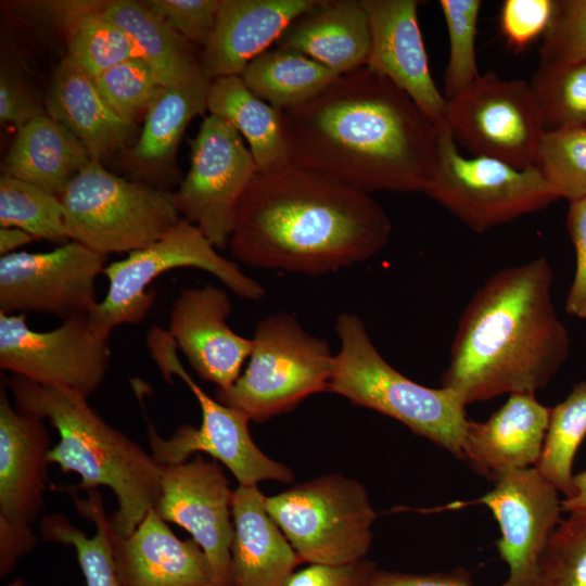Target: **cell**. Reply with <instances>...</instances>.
Wrapping results in <instances>:
<instances>
[{
  "label": "cell",
  "mask_w": 586,
  "mask_h": 586,
  "mask_svg": "<svg viewBox=\"0 0 586 586\" xmlns=\"http://www.w3.org/2000/svg\"><path fill=\"white\" fill-rule=\"evenodd\" d=\"M289 161L367 193L422 192L438 158V127L402 89L361 66L281 112Z\"/></svg>",
  "instance_id": "6da1fadb"
},
{
  "label": "cell",
  "mask_w": 586,
  "mask_h": 586,
  "mask_svg": "<svg viewBox=\"0 0 586 586\" xmlns=\"http://www.w3.org/2000/svg\"><path fill=\"white\" fill-rule=\"evenodd\" d=\"M391 231L370 193L286 161L253 177L228 247L254 268L319 276L373 257Z\"/></svg>",
  "instance_id": "7a4b0ae2"
},
{
  "label": "cell",
  "mask_w": 586,
  "mask_h": 586,
  "mask_svg": "<svg viewBox=\"0 0 586 586\" xmlns=\"http://www.w3.org/2000/svg\"><path fill=\"white\" fill-rule=\"evenodd\" d=\"M552 281L546 257L491 276L459 318L441 386L466 405L545 387L570 354Z\"/></svg>",
  "instance_id": "3957f363"
},
{
  "label": "cell",
  "mask_w": 586,
  "mask_h": 586,
  "mask_svg": "<svg viewBox=\"0 0 586 586\" xmlns=\"http://www.w3.org/2000/svg\"><path fill=\"white\" fill-rule=\"evenodd\" d=\"M7 384L20 411L49 420L58 431L60 438L50 449V463L80 477L74 489L110 488L117 501L115 512L109 517L111 527L123 538L130 536L157 502L163 466L109 424L84 394L15 374Z\"/></svg>",
  "instance_id": "277c9868"
},
{
  "label": "cell",
  "mask_w": 586,
  "mask_h": 586,
  "mask_svg": "<svg viewBox=\"0 0 586 586\" xmlns=\"http://www.w3.org/2000/svg\"><path fill=\"white\" fill-rule=\"evenodd\" d=\"M340 351L334 356L329 391L391 417L463 460L469 420L466 404L453 391L421 385L393 368L371 341L362 320L336 318Z\"/></svg>",
  "instance_id": "5b68a950"
},
{
  "label": "cell",
  "mask_w": 586,
  "mask_h": 586,
  "mask_svg": "<svg viewBox=\"0 0 586 586\" xmlns=\"http://www.w3.org/2000/svg\"><path fill=\"white\" fill-rule=\"evenodd\" d=\"M249 365L216 399L263 422L286 412L306 397L329 391L334 356L323 339L309 334L290 314L260 320L254 331Z\"/></svg>",
  "instance_id": "8992f818"
},
{
  "label": "cell",
  "mask_w": 586,
  "mask_h": 586,
  "mask_svg": "<svg viewBox=\"0 0 586 586\" xmlns=\"http://www.w3.org/2000/svg\"><path fill=\"white\" fill-rule=\"evenodd\" d=\"M61 201L68 240L105 256L141 250L182 219L173 193L115 176L94 158Z\"/></svg>",
  "instance_id": "52a82bcc"
},
{
  "label": "cell",
  "mask_w": 586,
  "mask_h": 586,
  "mask_svg": "<svg viewBox=\"0 0 586 586\" xmlns=\"http://www.w3.org/2000/svg\"><path fill=\"white\" fill-rule=\"evenodd\" d=\"M177 268L207 271L245 300L259 301L265 296L264 288L247 277L237 262L221 256L196 226L180 219L152 244L105 266L103 275L109 288L104 298L88 314L92 330L109 340L115 328L144 320L155 301L149 285Z\"/></svg>",
  "instance_id": "ba28073f"
},
{
  "label": "cell",
  "mask_w": 586,
  "mask_h": 586,
  "mask_svg": "<svg viewBox=\"0 0 586 586\" xmlns=\"http://www.w3.org/2000/svg\"><path fill=\"white\" fill-rule=\"evenodd\" d=\"M146 346L166 382L177 375L196 398L202 413L199 428L179 426L169 437L161 436L148 424L151 454L163 467L186 462L195 453H205L228 468L239 485H257L262 481L289 483L293 472L265 455L250 433V419L241 411L208 396L187 372L177 355V346L167 332L156 326L146 334Z\"/></svg>",
  "instance_id": "9c48e42d"
},
{
  "label": "cell",
  "mask_w": 586,
  "mask_h": 586,
  "mask_svg": "<svg viewBox=\"0 0 586 586\" xmlns=\"http://www.w3.org/2000/svg\"><path fill=\"white\" fill-rule=\"evenodd\" d=\"M266 508L303 562L365 559L377 512L357 480L328 474L266 497Z\"/></svg>",
  "instance_id": "30bf717a"
},
{
  "label": "cell",
  "mask_w": 586,
  "mask_h": 586,
  "mask_svg": "<svg viewBox=\"0 0 586 586\" xmlns=\"http://www.w3.org/2000/svg\"><path fill=\"white\" fill-rule=\"evenodd\" d=\"M424 194L474 232H486L558 200L535 166L518 169L498 160L463 156L449 129L438 126V158Z\"/></svg>",
  "instance_id": "8fae6325"
},
{
  "label": "cell",
  "mask_w": 586,
  "mask_h": 586,
  "mask_svg": "<svg viewBox=\"0 0 586 586\" xmlns=\"http://www.w3.org/2000/svg\"><path fill=\"white\" fill-rule=\"evenodd\" d=\"M444 123L472 156L518 169L534 166L546 131L530 82L488 72L447 101Z\"/></svg>",
  "instance_id": "7c38bea8"
},
{
  "label": "cell",
  "mask_w": 586,
  "mask_h": 586,
  "mask_svg": "<svg viewBox=\"0 0 586 586\" xmlns=\"http://www.w3.org/2000/svg\"><path fill=\"white\" fill-rule=\"evenodd\" d=\"M190 148V169L173 193L174 203L182 219L224 250L238 204L258 167L239 131L213 114L203 119Z\"/></svg>",
  "instance_id": "4fadbf2b"
},
{
  "label": "cell",
  "mask_w": 586,
  "mask_h": 586,
  "mask_svg": "<svg viewBox=\"0 0 586 586\" xmlns=\"http://www.w3.org/2000/svg\"><path fill=\"white\" fill-rule=\"evenodd\" d=\"M111 361L109 340L91 328L88 314L36 331L25 314L0 311V367L42 385L64 386L86 397L103 383Z\"/></svg>",
  "instance_id": "5bb4252c"
},
{
  "label": "cell",
  "mask_w": 586,
  "mask_h": 586,
  "mask_svg": "<svg viewBox=\"0 0 586 586\" xmlns=\"http://www.w3.org/2000/svg\"><path fill=\"white\" fill-rule=\"evenodd\" d=\"M107 256L68 241L44 253L0 257V311L39 313L62 320L89 314L97 305L95 280Z\"/></svg>",
  "instance_id": "9a60e30c"
},
{
  "label": "cell",
  "mask_w": 586,
  "mask_h": 586,
  "mask_svg": "<svg viewBox=\"0 0 586 586\" xmlns=\"http://www.w3.org/2000/svg\"><path fill=\"white\" fill-rule=\"evenodd\" d=\"M560 492L535 467L509 473L476 500L498 522L500 558L508 577L500 586H536L545 550L561 522Z\"/></svg>",
  "instance_id": "2e32d148"
},
{
  "label": "cell",
  "mask_w": 586,
  "mask_h": 586,
  "mask_svg": "<svg viewBox=\"0 0 586 586\" xmlns=\"http://www.w3.org/2000/svg\"><path fill=\"white\" fill-rule=\"evenodd\" d=\"M232 491L218 462L198 454L186 462L163 467L154 507L164 521L189 532L202 548L211 564L214 586H229Z\"/></svg>",
  "instance_id": "e0dca14e"
},
{
  "label": "cell",
  "mask_w": 586,
  "mask_h": 586,
  "mask_svg": "<svg viewBox=\"0 0 586 586\" xmlns=\"http://www.w3.org/2000/svg\"><path fill=\"white\" fill-rule=\"evenodd\" d=\"M232 310L227 292L207 284L180 291L174 301L167 332L198 375L230 387L253 349L252 339L235 333L227 323Z\"/></svg>",
  "instance_id": "ac0fdd59"
},
{
  "label": "cell",
  "mask_w": 586,
  "mask_h": 586,
  "mask_svg": "<svg viewBox=\"0 0 586 586\" xmlns=\"http://www.w3.org/2000/svg\"><path fill=\"white\" fill-rule=\"evenodd\" d=\"M370 26L366 63L405 91L438 127L445 118L443 93L432 78L418 22L417 0H360Z\"/></svg>",
  "instance_id": "d6986e66"
},
{
  "label": "cell",
  "mask_w": 586,
  "mask_h": 586,
  "mask_svg": "<svg viewBox=\"0 0 586 586\" xmlns=\"http://www.w3.org/2000/svg\"><path fill=\"white\" fill-rule=\"evenodd\" d=\"M0 390V515L33 524L43 508L50 436L43 419L20 411Z\"/></svg>",
  "instance_id": "ffe728a7"
},
{
  "label": "cell",
  "mask_w": 586,
  "mask_h": 586,
  "mask_svg": "<svg viewBox=\"0 0 586 586\" xmlns=\"http://www.w3.org/2000/svg\"><path fill=\"white\" fill-rule=\"evenodd\" d=\"M550 408L540 404L533 393L509 395L487 420H469L463 460L494 483L509 473L535 467L544 446Z\"/></svg>",
  "instance_id": "44dd1931"
},
{
  "label": "cell",
  "mask_w": 586,
  "mask_h": 586,
  "mask_svg": "<svg viewBox=\"0 0 586 586\" xmlns=\"http://www.w3.org/2000/svg\"><path fill=\"white\" fill-rule=\"evenodd\" d=\"M319 0H220L200 64L208 78L241 76L288 26Z\"/></svg>",
  "instance_id": "7402d4cb"
},
{
  "label": "cell",
  "mask_w": 586,
  "mask_h": 586,
  "mask_svg": "<svg viewBox=\"0 0 586 586\" xmlns=\"http://www.w3.org/2000/svg\"><path fill=\"white\" fill-rule=\"evenodd\" d=\"M112 544L124 586H214L202 548L192 538L177 537L154 508L130 536L112 530Z\"/></svg>",
  "instance_id": "603a6c76"
},
{
  "label": "cell",
  "mask_w": 586,
  "mask_h": 586,
  "mask_svg": "<svg viewBox=\"0 0 586 586\" xmlns=\"http://www.w3.org/2000/svg\"><path fill=\"white\" fill-rule=\"evenodd\" d=\"M229 586H284L303 561L266 508L257 485L232 491Z\"/></svg>",
  "instance_id": "cb8c5ba5"
},
{
  "label": "cell",
  "mask_w": 586,
  "mask_h": 586,
  "mask_svg": "<svg viewBox=\"0 0 586 586\" xmlns=\"http://www.w3.org/2000/svg\"><path fill=\"white\" fill-rule=\"evenodd\" d=\"M370 43L360 0H319L288 26L275 47L303 53L340 75L366 65Z\"/></svg>",
  "instance_id": "d4e9b609"
},
{
  "label": "cell",
  "mask_w": 586,
  "mask_h": 586,
  "mask_svg": "<svg viewBox=\"0 0 586 586\" xmlns=\"http://www.w3.org/2000/svg\"><path fill=\"white\" fill-rule=\"evenodd\" d=\"M46 105L48 115L66 127L98 161L119 149L133 127L110 106L93 78L68 56L54 73Z\"/></svg>",
  "instance_id": "484cf974"
},
{
  "label": "cell",
  "mask_w": 586,
  "mask_h": 586,
  "mask_svg": "<svg viewBox=\"0 0 586 586\" xmlns=\"http://www.w3.org/2000/svg\"><path fill=\"white\" fill-rule=\"evenodd\" d=\"M91 160L87 148L66 127L43 114L17 129L3 170L61 199Z\"/></svg>",
  "instance_id": "4316f807"
},
{
  "label": "cell",
  "mask_w": 586,
  "mask_h": 586,
  "mask_svg": "<svg viewBox=\"0 0 586 586\" xmlns=\"http://www.w3.org/2000/svg\"><path fill=\"white\" fill-rule=\"evenodd\" d=\"M101 8L131 40L137 58L162 86L189 81L204 73L188 40L168 26L145 2L101 1Z\"/></svg>",
  "instance_id": "83f0119b"
},
{
  "label": "cell",
  "mask_w": 586,
  "mask_h": 586,
  "mask_svg": "<svg viewBox=\"0 0 586 586\" xmlns=\"http://www.w3.org/2000/svg\"><path fill=\"white\" fill-rule=\"evenodd\" d=\"M207 110L245 138L258 171L289 161L281 112L254 94L241 76L213 79Z\"/></svg>",
  "instance_id": "f1b7e54d"
},
{
  "label": "cell",
  "mask_w": 586,
  "mask_h": 586,
  "mask_svg": "<svg viewBox=\"0 0 586 586\" xmlns=\"http://www.w3.org/2000/svg\"><path fill=\"white\" fill-rule=\"evenodd\" d=\"M65 30L68 58L94 78L112 66L137 58L129 37L104 13L101 1L49 3Z\"/></svg>",
  "instance_id": "f546056e"
},
{
  "label": "cell",
  "mask_w": 586,
  "mask_h": 586,
  "mask_svg": "<svg viewBox=\"0 0 586 586\" xmlns=\"http://www.w3.org/2000/svg\"><path fill=\"white\" fill-rule=\"evenodd\" d=\"M211 81L202 73L189 81L160 87L144 114L135 158L150 165L171 158L189 122L207 110Z\"/></svg>",
  "instance_id": "4dcf8cb0"
},
{
  "label": "cell",
  "mask_w": 586,
  "mask_h": 586,
  "mask_svg": "<svg viewBox=\"0 0 586 586\" xmlns=\"http://www.w3.org/2000/svg\"><path fill=\"white\" fill-rule=\"evenodd\" d=\"M339 74L294 50L269 48L241 74L246 87L279 112L318 94Z\"/></svg>",
  "instance_id": "1f68e13d"
},
{
  "label": "cell",
  "mask_w": 586,
  "mask_h": 586,
  "mask_svg": "<svg viewBox=\"0 0 586 586\" xmlns=\"http://www.w3.org/2000/svg\"><path fill=\"white\" fill-rule=\"evenodd\" d=\"M77 510L95 526L90 537L61 512L46 515L40 521L41 537L46 542L72 546L87 586H124L118 577L112 544V528L105 514L101 495L89 491L88 499L76 498Z\"/></svg>",
  "instance_id": "d6a6232c"
},
{
  "label": "cell",
  "mask_w": 586,
  "mask_h": 586,
  "mask_svg": "<svg viewBox=\"0 0 586 586\" xmlns=\"http://www.w3.org/2000/svg\"><path fill=\"white\" fill-rule=\"evenodd\" d=\"M586 436V381L573 385L565 399L550 408L548 429L535 466L564 498L574 492L573 462Z\"/></svg>",
  "instance_id": "836d02e7"
},
{
  "label": "cell",
  "mask_w": 586,
  "mask_h": 586,
  "mask_svg": "<svg viewBox=\"0 0 586 586\" xmlns=\"http://www.w3.org/2000/svg\"><path fill=\"white\" fill-rule=\"evenodd\" d=\"M64 218V205L60 198L27 181L5 174L1 176V228H20L36 240L62 245L69 241Z\"/></svg>",
  "instance_id": "e575fe53"
},
{
  "label": "cell",
  "mask_w": 586,
  "mask_h": 586,
  "mask_svg": "<svg viewBox=\"0 0 586 586\" xmlns=\"http://www.w3.org/2000/svg\"><path fill=\"white\" fill-rule=\"evenodd\" d=\"M530 86L546 131L586 126V62L539 64Z\"/></svg>",
  "instance_id": "d590c367"
},
{
  "label": "cell",
  "mask_w": 586,
  "mask_h": 586,
  "mask_svg": "<svg viewBox=\"0 0 586 586\" xmlns=\"http://www.w3.org/2000/svg\"><path fill=\"white\" fill-rule=\"evenodd\" d=\"M534 166L557 199H586V126L545 131Z\"/></svg>",
  "instance_id": "8d00e7d4"
},
{
  "label": "cell",
  "mask_w": 586,
  "mask_h": 586,
  "mask_svg": "<svg viewBox=\"0 0 586 586\" xmlns=\"http://www.w3.org/2000/svg\"><path fill=\"white\" fill-rule=\"evenodd\" d=\"M482 1L441 0L448 33L449 53L444 73L443 95L453 99L479 77L475 38Z\"/></svg>",
  "instance_id": "74e56055"
},
{
  "label": "cell",
  "mask_w": 586,
  "mask_h": 586,
  "mask_svg": "<svg viewBox=\"0 0 586 586\" xmlns=\"http://www.w3.org/2000/svg\"><path fill=\"white\" fill-rule=\"evenodd\" d=\"M568 513L543 555L536 586H586V508Z\"/></svg>",
  "instance_id": "f35d334b"
},
{
  "label": "cell",
  "mask_w": 586,
  "mask_h": 586,
  "mask_svg": "<svg viewBox=\"0 0 586 586\" xmlns=\"http://www.w3.org/2000/svg\"><path fill=\"white\" fill-rule=\"evenodd\" d=\"M110 106L124 119L145 114L162 86L152 68L140 58H130L93 78Z\"/></svg>",
  "instance_id": "ab89813d"
},
{
  "label": "cell",
  "mask_w": 586,
  "mask_h": 586,
  "mask_svg": "<svg viewBox=\"0 0 586 586\" xmlns=\"http://www.w3.org/2000/svg\"><path fill=\"white\" fill-rule=\"evenodd\" d=\"M539 48L544 65L586 62V0L555 1Z\"/></svg>",
  "instance_id": "60d3db41"
},
{
  "label": "cell",
  "mask_w": 586,
  "mask_h": 586,
  "mask_svg": "<svg viewBox=\"0 0 586 586\" xmlns=\"http://www.w3.org/2000/svg\"><path fill=\"white\" fill-rule=\"evenodd\" d=\"M146 5L188 41L203 47L215 26L220 0H148Z\"/></svg>",
  "instance_id": "b9f144b4"
},
{
  "label": "cell",
  "mask_w": 586,
  "mask_h": 586,
  "mask_svg": "<svg viewBox=\"0 0 586 586\" xmlns=\"http://www.w3.org/2000/svg\"><path fill=\"white\" fill-rule=\"evenodd\" d=\"M552 0H506L501 5L500 26L507 43L517 52L543 36L552 16Z\"/></svg>",
  "instance_id": "7bdbcfd3"
},
{
  "label": "cell",
  "mask_w": 586,
  "mask_h": 586,
  "mask_svg": "<svg viewBox=\"0 0 586 586\" xmlns=\"http://www.w3.org/2000/svg\"><path fill=\"white\" fill-rule=\"evenodd\" d=\"M377 571V564L366 558L344 564L314 563L295 571L284 586H371Z\"/></svg>",
  "instance_id": "ee69618b"
},
{
  "label": "cell",
  "mask_w": 586,
  "mask_h": 586,
  "mask_svg": "<svg viewBox=\"0 0 586 586\" xmlns=\"http://www.w3.org/2000/svg\"><path fill=\"white\" fill-rule=\"evenodd\" d=\"M568 228L575 249L576 267L565 300V310L586 320V199L570 203Z\"/></svg>",
  "instance_id": "f6af8a7d"
},
{
  "label": "cell",
  "mask_w": 586,
  "mask_h": 586,
  "mask_svg": "<svg viewBox=\"0 0 586 586\" xmlns=\"http://www.w3.org/2000/svg\"><path fill=\"white\" fill-rule=\"evenodd\" d=\"M46 114L29 89L13 72L1 71L0 122L17 129L31 119Z\"/></svg>",
  "instance_id": "bcb514c9"
},
{
  "label": "cell",
  "mask_w": 586,
  "mask_h": 586,
  "mask_svg": "<svg viewBox=\"0 0 586 586\" xmlns=\"http://www.w3.org/2000/svg\"><path fill=\"white\" fill-rule=\"evenodd\" d=\"M37 544L38 538L30 524L0 515V576L9 575L17 561L31 552Z\"/></svg>",
  "instance_id": "7dc6e473"
},
{
  "label": "cell",
  "mask_w": 586,
  "mask_h": 586,
  "mask_svg": "<svg viewBox=\"0 0 586 586\" xmlns=\"http://www.w3.org/2000/svg\"><path fill=\"white\" fill-rule=\"evenodd\" d=\"M371 586H472L468 571L456 569L447 573H403L379 570Z\"/></svg>",
  "instance_id": "c3c4849f"
},
{
  "label": "cell",
  "mask_w": 586,
  "mask_h": 586,
  "mask_svg": "<svg viewBox=\"0 0 586 586\" xmlns=\"http://www.w3.org/2000/svg\"><path fill=\"white\" fill-rule=\"evenodd\" d=\"M36 239L28 232L14 227L0 229V254L7 255L16 252L21 246H24Z\"/></svg>",
  "instance_id": "681fc988"
},
{
  "label": "cell",
  "mask_w": 586,
  "mask_h": 586,
  "mask_svg": "<svg viewBox=\"0 0 586 586\" xmlns=\"http://www.w3.org/2000/svg\"><path fill=\"white\" fill-rule=\"evenodd\" d=\"M586 508V470L574 475V492L562 500V510L571 512Z\"/></svg>",
  "instance_id": "f907efd6"
},
{
  "label": "cell",
  "mask_w": 586,
  "mask_h": 586,
  "mask_svg": "<svg viewBox=\"0 0 586 586\" xmlns=\"http://www.w3.org/2000/svg\"><path fill=\"white\" fill-rule=\"evenodd\" d=\"M5 586H24V581L21 578H17Z\"/></svg>",
  "instance_id": "816d5d0a"
}]
</instances>
